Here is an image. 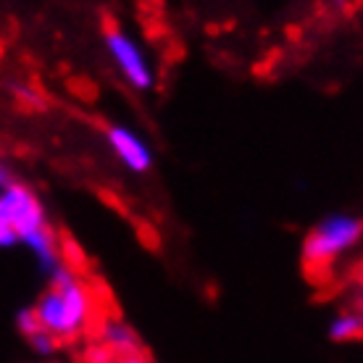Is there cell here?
I'll list each match as a JSON object with an SVG mask.
<instances>
[{"instance_id": "6da1fadb", "label": "cell", "mask_w": 363, "mask_h": 363, "mask_svg": "<svg viewBox=\"0 0 363 363\" xmlns=\"http://www.w3.org/2000/svg\"><path fill=\"white\" fill-rule=\"evenodd\" d=\"M35 311L43 321V329L61 342H69L90 327L92 295L69 266H61L50 274V290L37 300Z\"/></svg>"}, {"instance_id": "7a4b0ae2", "label": "cell", "mask_w": 363, "mask_h": 363, "mask_svg": "<svg viewBox=\"0 0 363 363\" xmlns=\"http://www.w3.org/2000/svg\"><path fill=\"white\" fill-rule=\"evenodd\" d=\"M363 235V221L355 216H329L318 224L303 242V264L308 272L327 269L337 255L353 247Z\"/></svg>"}, {"instance_id": "3957f363", "label": "cell", "mask_w": 363, "mask_h": 363, "mask_svg": "<svg viewBox=\"0 0 363 363\" xmlns=\"http://www.w3.org/2000/svg\"><path fill=\"white\" fill-rule=\"evenodd\" d=\"M0 224H11L24 242V237L48 227L45 208L29 187L11 182L9 187H3L0 192Z\"/></svg>"}, {"instance_id": "277c9868", "label": "cell", "mask_w": 363, "mask_h": 363, "mask_svg": "<svg viewBox=\"0 0 363 363\" xmlns=\"http://www.w3.org/2000/svg\"><path fill=\"white\" fill-rule=\"evenodd\" d=\"M106 48H108L111 58L116 61V66L121 69V74L127 77V82L132 87H137V90H150L153 87V69L147 64L145 53L135 45V40L127 32L108 24L106 27Z\"/></svg>"}, {"instance_id": "5b68a950", "label": "cell", "mask_w": 363, "mask_h": 363, "mask_svg": "<svg viewBox=\"0 0 363 363\" xmlns=\"http://www.w3.org/2000/svg\"><path fill=\"white\" fill-rule=\"evenodd\" d=\"M106 137H108L113 153H116L132 172L143 174L153 166V153H150V147H147L135 132H129V129L113 124V127L106 129Z\"/></svg>"}, {"instance_id": "8992f818", "label": "cell", "mask_w": 363, "mask_h": 363, "mask_svg": "<svg viewBox=\"0 0 363 363\" xmlns=\"http://www.w3.org/2000/svg\"><path fill=\"white\" fill-rule=\"evenodd\" d=\"M98 340L100 345H106L116 358H124V355H135L140 353V340H137L135 329L124 324L118 316H106L100 318L98 327Z\"/></svg>"}, {"instance_id": "52a82bcc", "label": "cell", "mask_w": 363, "mask_h": 363, "mask_svg": "<svg viewBox=\"0 0 363 363\" xmlns=\"http://www.w3.org/2000/svg\"><path fill=\"white\" fill-rule=\"evenodd\" d=\"M363 335V318L361 313H340L329 324V337L335 342H350L355 337Z\"/></svg>"}, {"instance_id": "ba28073f", "label": "cell", "mask_w": 363, "mask_h": 363, "mask_svg": "<svg viewBox=\"0 0 363 363\" xmlns=\"http://www.w3.org/2000/svg\"><path fill=\"white\" fill-rule=\"evenodd\" d=\"M58 337L55 335H50L48 329H40L37 335H32L29 337V345H32V350H35L37 355H53L55 350H58Z\"/></svg>"}, {"instance_id": "9c48e42d", "label": "cell", "mask_w": 363, "mask_h": 363, "mask_svg": "<svg viewBox=\"0 0 363 363\" xmlns=\"http://www.w3.org/2000/svg\"><path fill=\"white\" fill-rule=\"evenodd\" d=\"M16 329L27 337V340L32 335H37V332L43 329V321H40V316H37V311L35 308H21V311H18V313H16Z\"/></svg>"}, {"instance_id": "30bf717a", "label": "cell", "mask_w": 363, "mask_h": 363, "mask_svg": "<svg viewBox=\"0 0 363 363\" xmlns=\"http://www.w3.org/2000/svg\"><path fill=\"white\" fill-rule=\"evenodd\" d=\"M13 98L21 103V106H29V108H43L45 100L40 98V92L35 87H27V84H16L13 87Z\"/></svg>"}, {"instance_id": "8fae6325", "label": "cell", "mask_w": 363, "mask_h": 363, "mask_svg": "<svg viewBox=\"0 0 363 363\" xmlns=\"http://www.w3.org/2000/svg\"><path fill=\"white\" fill-rule=\"evenodd\" d=\"M116 363H150L143 353H135V355H124V358H116Z\"/></svg>"}, {"instance_id": "7c38bea8", "label": "cell", "mask_w": 363, "mask_h": 363, "mask_svg": "<svg viewBox=\"0 0 363 363\" xmlns=\"http://www.w3.org/2000/svg\"><path fill=\"white\" fill-rule=\"evenodd\" d=\"M361 318H363V298H361Z\"/></svg>"}]
</instances>
